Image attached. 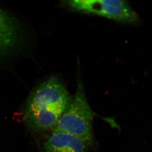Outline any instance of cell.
<instances>
[{
    "mask_svg": "<svg viewBox=\"0 0 152 152\" xmlns=\"http://www.w3.org/2000/svg\"><path fill=\"white\" fill-rule=\"evenodd\" d=\"M72 100L63 84L55 77L49 78L30 95L25 111V122L34 131L53 129Z\"/></svg>",
    "mask_w": 152,
    "mask_h": 152,
    "instance_id": "cell-1",
    "label": "cell"
},
{
    "mask_svg": "<svg viewBox=\"0 0 152 152\" xmlns=\"http://www.w3.org/2000/svg\"><path fill=\"white\" fill-rule=\"evenodd\" d=\"M65 4L75 12L103 16L123 23H137V14L125 1L119 0H73Z\"/></svg>",
    "mask_w": 152,
    "mask_h": 152,
    "instance_id": "cell-3",
    "label": "cell"
},
{
    "mask_svg": "<svg viewBox=\"0 0 152 152\" xmlns=\"http://www.w3.org/2000/svg\"><path fill=\"white\" fill-rule=\"evenodd\" d=\"M95 113L91 109L82 84L78 83L76 93L62 114L53 132H66L79 137L90 146L93 144V123Z\"/></svg>",
    "mask_w": 152,
    "mask_h": 152,
    "instance_id": "cell-2",
    "label": "cell"
},
{
    "mask_svg": "<svg viewBox=\"0 0 152 152\" xmlns=\"http://www.w3.org/2000/svg\"><path fill=\"white\" fill-rule=\"evenodd\" d=\"M90 146L78 137L53 132L43 143V152H89Z\"/></svg>",
    "mask_w": 152,
    "mask_h": 152,
    "instance_id": "cell-4",
    "label": "cell"
},
{
    "mask_svg": "<svg viewBox=\"0 0 152 152\" xmlns=\"http://www.w3.org/2000/svg\"><path fill=\"white\" fill-rule=\"evenodd\" d=\"M19 40V28L17 20L0 9V57L10 53Z\"/></svg>",
    "mask_w": 152,
    "mask_h": 152,
    "instance_id": "cell-5",
    "label": "cell"
}]
</instances>
